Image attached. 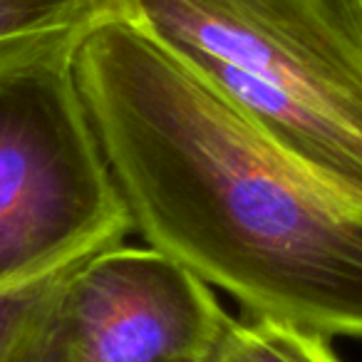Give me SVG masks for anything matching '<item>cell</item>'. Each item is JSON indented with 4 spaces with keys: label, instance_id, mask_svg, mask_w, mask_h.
Returning a JSON list of instances; mask_svg holds the SVG:
<instances>
[{
    "label": "cell",
    "instance_id": "6da1fadb",
    "mask_svg": "<svg viewBox=\"0 0 362 362\" xmlns=\"http://www.w3.org/2000/svg\"><path fill=\"white\" fill-rule=\"evenodd\" d=\"M72 62L132 228L151 248L246 315L362 337V202L115 13Z\"/></svg>",
    "mask_w": 362,
    "mask_h": 362
},
{
    "label": "cell",
    "instance_id": "7a4b0ae2",
    "mask_svg": "<svg viewBox=\"0 0 362 362\" xmlns=\"http://www.w3.org/2000/svg\"><path fill=\"white\" fill-rule=\"evenodd\" d=\"M286 154L362 202V0H112Z\"/></svg>",
    "mask_w": 362,
    "mask_h": 362
},
{
    "label": "cell",
    "instance_id": "3957f363",
    "mask_svg": "<svg viewBox=\"0 0 362 362\" xmlns=\"http://www.w3.org/2000/svg\"><path fill=\"white\" fill-rule=\"evenodd\" d=\"M72 57L0 75V291L132 231Z\"/></svg>",
    "mask_w": 362,
    "mask_h": 362
},
{
    "label": "cell",
    "instance_id": "277c9868",
    "mask_svg": "<svg viewBox=\"0 0 362 362\" xmlns=\"http://www.w3.org/2000/svg\"><path fill=\"white\" fill-rule=\"evenodd\" d=\"M228 320L197 273L122 241L70 266L8 362H211Z\"/></svg>",
    "mask_w": 362,
    "mask_h": 362
},
{
    "label": "cell",
    "instance_id": "5b68a950",
    "mask_svg": "<svg viewBox=\"0 0 362 362\" xmlns=\"http://www.w3.org/2000/svg\"><path fill=\"white\" fill-rule=\"evenodd\" d=\"M112 13V0H0V75L75 55Z\"/></svg>",
    "mask_w": 362,
    "mask_h": 362
},
{
    "label": "cell",
    "instance_id": "8992f818",
    "mask_svg": "<svg viewBox=\"0 0 362 362\" xmlns=\"http://www.w3.org/2000/svg\"><path fill=\"white\" fill-rule=\"evenodd\" d=\"M211 362H340L320 332L271 320H228Z\"/></svg>",
    "mask_w": 362,
    "mask_h": 362
},
{
    "label": "cell",
    "instance_id": "52a82bcc",
    "mask_svg": "<svg viewBox=\"0 0 362 362\" xmlns=\"http://www.w3.org/2000/svg\"><path fill=\"white\" fill-rule=\"evenodd\" d=\"M75 263H67V266H60L55 271H47L37 278L0 291V362L11 360L13 350L21 345L25 332L30 330L37 313L42 310L47 298L52 296L55 286Z\"/></svg>",
    "mask_w": 362,
    "mask_h": 362
}]
</instances>
